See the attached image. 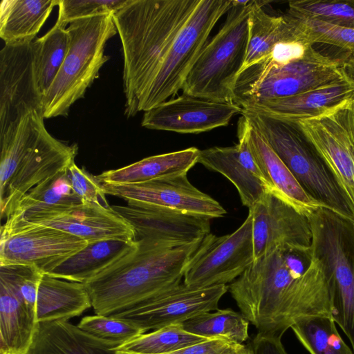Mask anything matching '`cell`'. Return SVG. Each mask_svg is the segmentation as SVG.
<instances>
[{
  "label": "cell",
  "instance_id": "cell-1",
  "mask_svg": "<svg viewBox=\"0 0 354 354\" xmlns=\"http://www.w3.org/2000/svg\"><path fill=\"white\" fill-rule=\"evenodd\" d=\"M228 290L241 313L266 335L281 338L302 317H332L327 277L310 248H276L254 260Z\"/></svg>",
  "mask_w": 354,
  "mask_h": 354
},
{
  "label": "cell",
  "instance_id": "cell-2",
  "mask_svg": "<svg viewBox=\"0 0 354 354\" xmlns=\"http://www.w3.org/2000/svg\"><path fill=\"white\" fill-rule=\"evenodd\" d=\"M199 1L127 0L113 14L122 47L128 118L136 115L139 100Z\"/></svg>",
  "mask_w": 354,
  "mask_h": 354
},
{
  "label": "cell",
  "instance_id": "cell-3",
  "mask_svg": "<svg viewBox=\"0 0 354 354\" xmlns=\"http://www.w3.org/2000/svg\"><path fill=\"white\" fill-rule=\"evenodd\" d=\"M202 241L175 248L136 241L135 250L84 283L95 315L118 313L180 284Z\"/></svg>",
  "mask_w": 354,
  "mask_h": 354
},
{
  "label": "cell",
  "instance_id": "cell-4",
  "mask_svg": "<svg viewBox=\"0 0 354 354\" xmlns=\"http://www.w3.org/2000/svg\"><path fill=\"white\" fill-rule=\"evenodd\" d=\"M241 115L263 136L310 197L354 223L353 205L297 122L246 109H241Z\"/></svg>",
  "mask_w": 354,
  "mask_h": 354
},
{
  "label": "cell",
  "instance_id": "cell-5",
  "mask_svg": "<svg viewBox=\"0 0 354 354\" xmlns=\"http://www.w3.org/2000/svg\"><path fill=\"white\" fill-rule=\"evenodd\" d=\"M66 29L71 38L68 53L42 100L46 119L67 116L72 105L84 97L110 58L104 53L106 42L118 33L113 14L107 13L75 20Z\"/></svg>",
  "mask_w": 354,
  "mask_h": 354
},
{
  "label": "cell",
  "instance_id": "cell-6",
  "mask_svg": "<svg viewBox=\"0 0 354 354\" xmlns=\"http://www.w3.org/2000/svg\"><path fill=\"white\" fill-rule=\"evenodd\" d=\"M254 2L232 1L225 23L206 43L187 75L183 94L234 102V86L246 57L249 17Z\"/></svg>",
  "mask_w": 354,
  "mask_h": 354
},
{
  "label": "cell",
  "instance_id": "cell-7",
  "mask_svg": "<svg viewBox=\"0 0 354 354\" xmlns=\"http://www.w3.org/2000/svg\"><path fill=\"white\" fill-rule=\"evenodd\" d=\"M342 63L314 49L302 59L286 65L258 62L239 75L234 103L241 108L295 95L342 80Z\"/></svg>",
  "mask_w": 354,
  "mask_h": 354
},
{
  "label": "cell",
  "instance_id": "cell-8",
  "mask_svg": "<svg viewBox=\"0 0 354 354\" xmlns=\"http://www.w3.org/2000/svg\"><path fill=\"white\" fill-rule=\"evenodd\" d=\"M232 0H200L179 32L152 82L139 100L136 112L147 111L182 90L218 19Z\"/></svg>",
  "mask_w": 354,
  "mask_h": 354
},
{
  "label": "cell",
  "instance_id": "cell-9",
  "mask_svg": "<svg viewBox=\"0 0 354 354\" xmlns=\"http://www.w3.org/2000/svg\"><path fill=\"white\" fill-rule=\"evenodd\" d=\"M0 234V266H29L43 274L88 244L57 228L13 218H6Z\"/></svg>",
  "mask_w": 354,
  "mask_h": 354
},
{
  "label": "cell",
  "instance_id": "cell-10",
  "mask_svg": "<svg viewBox=\"0 0 354 354\" xmlns=\"http://www.w3.org/2000/svg\"><path fill=\"white\" fill-rule=\"evenodd\" d=\"M253 224L248 215L234 232L217 236L209 233L190 259L183 283L192 288L227 285L254 261Z\"/></svg>",
  "mask_w": 354,
  "mask_h": 354
},
{
  "label": "cell",
  "instance_id": "cell-11",
  "mask_svg": "<svg viewBox=\"0 0 354 354\" xmlns=\"http://www.w3.org/2000/svg\"><path fill=\"white\" fill-rule=\"evenodd\" d=\"M297 123L354 208V100Z\"/></svg>",
  "mask_w": 354,
  "mask_h": 354
},
{
  "label": "cell",
  "instance_id": "cell-12",
  "mask_svg": "<svg viewBox=\"0 0 354 354\" xmlns=\"http://www.w3.org/2000/svg\"><path fill=\"white\" fill-rule=\"evenodd\" d=\"M111 207L132 226L136 241L175 248L201 241L210 233L211 218L205 216L137 201Z\"/></svg>",
  "mask_w": 354,
  "mask_h": 354
},
{
  "label": "cell",
  "instance_id": "cell-13",
  "mask_svg": "<svg viewBox=\"0 0 354 354\" xmlns=\"http://www.w3.org/2000/svg\"><path fill=\"white\" fill-rule=\"evenodd\" d=\"M227 290V285L192 288L183 281L169 290L110 316L129 322L147 333L218 310V303Z\"/></svg>",
  "mask_w": 354,
  "mask_h": 354
},
{
  "label": "cell",
  "instance_id": "cell-14",
  "mask_svg": "<svg viewBox=\"0 0 354 354\" xmlns=\"http://www.w3.org/2000/svg\"><path fill=\"white\" fill-rule=\"evenodd\" d=\"M32 42L7 45L0 52V133L32 111L42 113Z\"/></svg>",
  "mask_w": 354,
  "mask_h": 354
},
{
  "label": "cell",
  "instance_id": "cell-15",
  "mask_svg": "<svg viewBox=\"0 0 354 354\" xmlns=\"http://www.w3.org/2000/svg\"><path fill=\"white\" fill-rule=\"evenodd\" d=\"M77 149V145H68L53 137L43 124L0 199L1 218H7L19 200L33 187L66 171L75 162Z\"/></svg>",
  "mask_w": 354,
  "mask_h": 354
},
{
  "label": "cell",
  "instance_id": "cell-16",
  "mask_svg": "<svg viewBox=\"0 0 354 354\" xmlns=\"http://www.w3.org/2000/svg\"><path fill=\"white\" fill-rule=\"evenodd\" d=\"M105 194L165 207L209 218L225 216L226 210L214 198L194 187L187 174L132 184L100 183Z\"/></svg>",
  "mask_w": 354,
  "mask_h": 354
},
{
  "label": "cell",
  "instance_id": "cell-17",
  "mask_svg": "<svg viewBox=\"0 0 354 354\" xmlns=\"http://www.w3.org/2000/svg\"><path fill=\"white\" fill-rule=\"evenodd\" d=\"M249 213L252 217L254 261L279 247L310 248L309 218L277 194L268 193Z\"/></svg>",
  "mask_w": 354,
  "mask_h": 354
},
{
  "label": "cell",
  "instance_id": "cell-18",
  "mask_svg": "<svg viewBox=\"0 0 354 354\" xmlns=\"http://www.w3.org/2000/svg\"><path fill=\"white\" fill-rule=\"evenodd\" d=\"M241 113L234 102H218L182 94L145 111L141 124L153 130L200 133L227 126Z\"/></svg>",
  "mask_w": 354,
  "mask_h": 354
},
{
  "label": "cell",
  "instance_id": "cell-19",
  "mask_svg": "<svg viewBox=\"0 0 354 354\" xmlns=\"http://www.w3.org/2000/svg\"><path fill=\"white\" fill-rule=\"evenodd\" d=\"M29 266H0V354H26L37 325L21 283Z\"/></svg>",
  "mask_w": 354,
  "mask_h": 354
},
{
  "label": "cell",
  "instance_id": "cell-20",
  "mask_svg": "<svg viewBox=\"0 0 354 354\" xmlns=\"http://www.w3.org/2000/svg\"><path fill=\"white\" fill-rule=\"evenodd\" d=\"M24 221L57 228L88 243L108 239L136 241L132 226L111 206L93 203L41 213Z\"/></svg>",
  "mask_w": 354,
  "mask_h": 354
},
{
  "label": "cell",
  "instance_id": "cell-21",
  "mask_svg": "<svg viewBox=\"0 0 354 354\" xmlns=\"http://www.w3.org/2000/svg\"><path fill=\"white\" fill-rule=\"evenodd\" d=\"M237 137L239 142L236 145L200 150L198 163L230 180L236 187L243 205L250 209L272 189L250 150L239 120Z\"/></svg>",
  "mask_w": 354,
  "mask_h": 354
},
{
  "label": "cell",
  "instance_id": "cell-22",
  "mask_svg": "<svg viewBox=\"0 0 354 354\" xmlns=\"http://www.w3.org/2000/svg\"><path fill=\"white\" fill-rule=\"evenodd\" d=\"M353 100L354 82L346 77L295 95L261 102L242 109L297 122L321 116Z\"/></svg>",
  "mask_w": 354,
  "mask_h": 354
},
{
  "label": "cell",
  "instance_id": "cell-23",
  "mask_svg": "<svg viewBox=\"0 0 354 354\" xmlns=\"http://www.w3.org/2000/svg\"><path fill=\"white\" fill-rule=\"evenodd\" d=\"M239 120L244 127L250 150L272 192L308 218L318 209L325 208L304 191L286 165L249 120L243 115H241Z\"/></svg>",
  "mask_w": 354,
  "mask_h": 354
},
{
  "label": "cell",
  "instance_id": "cell-24",
  "mask_svg": "<svg viewBox=\"0 0 354 354\" xmlns=\"http://www.w3.org/2000/svg\"><path fill=\"white\" fill-rule=\"evenodd\" d=\"M115 349L77 325L61 320L38 323L26 354H116Z\"/></svg>",
  "mask_w": 354,
  "mask_h": 354
},
{
  "label": "cell",
  "instance_id": "cell-25",
  "mask_svg": "<svg viewBox=\"0 0 354 354\" xmlns=\"http://www.w3.org/2000/svg\"><path fill=\"white\" fill-rule=\"evenodd\" d=\"M91 307V297L84 283L42 274L37 295V323L68 321Z\"/></svg>",
  "mask_w": 354,
  "mask_h": 354
},
{
  "label": "cell",
  "instance_id": "cell-26",
  "mask_svg": "<svg viewBox=\"0 0 354 354\" xmlns=\"http://www.w3.org/2000/svg\"><path fill=\"white\" fill-rule=\"evenodd\" d=\"M200 150L189 147L180 151L145 158L126 167L95 176L100 183L132 184L187 174L198 163Z\"/></svg>",
  "mask_w": 354,
  "mask_h": 354
},
{
  "label": "cell",
  "instance_id": "cell-27",
  "mask_svg": "<svg viewBox=\"0 0 354 354\" xmlns=\"http://www.w3.org/2000/svg\"><path fill=\"white\" fill-rule=\"evenodd\" d=\"M137 248V242L108 239L88 243L49 273L84 283Z\"/></svg>",
  "mask_w": 354,
  "mask_h": 354
},
{
  "label": "cell",
  "instance_id": "cell-28",
  "mask_svg": "<svg viewBox=\"0 0 354 354\" xmlns=\"http://www.w3.org/2000/svg\"><path fill=\"white\" fill-rule=\"evenodd\" d=\"M59 0H2L0 37L5 44L32 42Z\"/></svg>",
  "mask_w": 354,
  "mask_h": 354
},
{
  "label": "cell",
  "instance_id": "cell-29",
  "mask_svg": "<svg viewBox=\"0 0 354 354\" xmlns=\"http://www.w3.org/2000/svg\"><path fill=\"white\" fill-rule=\"evenodd\" d=\"M266 3L255 1L250 11L248 46L241 72L267 57L278 42L300 39L286 15H271L264 10L263 7Z\"/></svg>",
  "mask_w": 354,
  "mask_h": 354
},
{
  "label": "cell",
  "instance_id": "cell-30",
  "mask_svg": "<svg viewBox=\"0 0 354 354\" xmlns=\"http://www.w3.org/2000/svg\"><path fill=\"white\" fill-rule=\"evenodd\" d=\"M44 119L41 112L32 111L0 133V199L25 153L44 124Z\"/></svg>",
  "mask_w": 354,
  "mask_h": 354
},
{
  "label": "cell",
  "instance_id": "cell-31",
  "mask_svg": "<svg viewBox=\"0 0 354 354\" xmlns=\"http://www.w3.org/2000/svg\"><path fill=\"white\" fill-rule=\"evenodd\" d=\"M82 203L71 187L64 171L30 189L19 200L8 218L26 220L36 214L68 208Z\"/></svg>",
  "mask_w": 354,
  "mask_h": 354
},
{
  "label": "cell",
  "instance_id": "cell-32",
  "mask_svg": "<svg viewBox=\"0 0 354 354\" xmlns=\"http://www.w3.org/2000/svg\"><path fill=\"white\" fill-rule=\"evenodd\" d=\"M249 321L232 309H218L194 316L182 323L189 333L207 339L243 344L248 340Z\"/></svg>",
  "mask_w": 354,
  "mask_h": 354
},
{
  "label": "cell",
  "instance_id": "cell-33",
  "mask_svg": "<svg viewBox=\"0 0 354 354\" xmlns=\"http://www.w3.org/2000/svg\"><path fill=\"white\" fill-rule=\"evenodd\" d=\"M70 40L66 28L55 23L44 35L32 41L37 81L43 97L64 63Z\"/></svg>",
  "mask_w": 354,
  "mask_h": 354
},
{
  "label": "cell",
  "instance_id": "cell-34",
  "mask_svg": "<svg viewBox=\"0 0 354 354\" xmlns=\"http://www.w3.org/2000/svg\"><path fill=\"white\" fill-rule=\"evenodd\" d=\"M290 328L310 354H354L341 337L332 317H302Z\"/></svg>",
  "mask_w": 354,
  "mask_h": 354
},
{
  "label": "cell",
  "instance_id": "cell-35",
  "mask_svg": "<svg viewBox=\"0 0 354 354\" xmlns=\"http://www.w3.org/2000/svg\"><path fill=\"white\" fill-rule=\"evenodd\" d=\"M207 340L176 324L145 333L115 350L133 354H165Z\"/></svg>",
  "mask_w": 354,
  "mask_h": 354
},
{
  "label": "cell",
  "instance_id": "cell-36",
  "mask_svg": "<svg viewBox=\"0 0 354 354\" xmlns=\"http://www.w3.org/2000/svg\"><path fill=\"white\" fill-rule=\"evenodd\" d=\"M287 14L354 29V0H300L288 3Z\"/></svg>",
  "mask_w": 354,
  "mask_h": 354
},
{
  "label": "cell",
  "instance_id": "cell-37",
  "mask_svg": "<svg viewBox=\"0 0 354 354\" xmlns=\"http://www.w3.org/2000/svg\"><path fill=\"white\" fill-rule=\"evenodd\" d=\"M297 36L311 44L332 45L354 56V29L340 27L315 19L294 17L286 13Z\"/></svg>",
  "mask_w": 354,
  "mask_h": 354
},
{
  "label": "cell",
  "instance_id": "cell-38",
  "mask_svg": "<svg viewBox=\"0 0 354 354\" xmlns=\"http://www.w3.org/2000/svg\"><path fill=\"white\" fill-rule=\"evenodd\" d=\"M77 326L87 334L112 344L116 348L145 333L129 322L106 315L84 317Z\"/></svg>",
  "mask_w": 354,
  "mask_h": 354
},
{
  "label": "cell",
  "instance_id": "cell-39",
  "mask_svg": "<svg viewBox=\"0 0 354 354\" xmlns=\"http://www.w3.org/2000/svg\"><path fill=\"white\" fill-rule=\"evenodd\" d=\"M127 0H59L56 24L66 28L72 21L99 14H113Z\"/></svg>",
  "mask_w": 354,
  "mask_h": 354
},
{
  "label": "cell",
  "instance_id": "cell-40",
  "mask_svg": "<svg viewBox=\"0 0 354 354\" xmlns=\"http://www.w3.org/2000/svg\"><path fill=\"white\" fill-rule=\"evenodd\" d=\"M67 180L74 193L83 201L109 207L105 192L95 176L72 162L66 170Z\"/></svg>",
  "mask_w": 354,
  "mask_h": 354
},
{
  "label": "cell",
  "instance_id": "cell-41",
  "mask_svg": "<svg viewBox=\"0 0 354 354\" xmlns=\"http://www.w3.org/2000/svg\"><path fill=\"white\" fill-rule=\"evenodd\" d=\"M229 344V342L224 340L209 339L200 344L165 354H218ZM116 354L133 353L116 351Z\"/></svg>",
  "mask_w": 354,
  "mask_h": 354
},
{
  "label": "cell",
  "instance_id": "cell-42",
  "mask_svg": "<svg viewBox=\"0 0 354 354\" xmlns=\"http://www.w3.org/2000/svg\"><path fill=\"white\" fill-rule=\"evenodd\" d=\"M218 354H254L251 344L230 343Z\"/></svg>",
  "mask_w": 354,
  "mask_h": 354
},
{
  "label": "cell",
  "instance_id": "cell-43",
  "mask_svg": "<svg viewBox=\"0 0 354 354\" xmlns=\"http://www.w3.org/2000/svg\"><path fill=\"white\" fill-rule=\"evenodd\" d=\"M346 76L354 82V56H350L342 63Z\"/></svg>",
  "mask_w": 354,
  "mask_h": 354
}]
</instances>
